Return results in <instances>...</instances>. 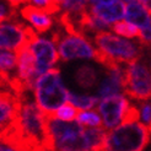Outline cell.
Segmentation results:
<instances>
[{
	"mask_svg": "<svg viewBox=\"0 0 151 151\" xmlns=\"http://www.w3.org/2000/svg\"><path fill=\"white\" fill-rule=\"evenodd\" d=\"M33 91L36 106L46 117H49L59 107L66 103L69 96V91L63 84L58 68H52L38 76Z\"/></svg>",
	"mask_w": 151,
	"mask_h": 151,
	"instance_id": "6da1fadb",
	"label": "cell"
},
{
	"mask_svg": "<svg viewBox=\"0 0 151 151\" xmlns=\"http://www.w3.org/2000/svg\"><path fill=\"white\" fill-rule=\"evenodd\" d=\"M93 42L101 53L118 64H130L144 54V47L139 42L123 40L108 31L95 33Z\"/></svg>",
	"mask_w": 151,
	"mask_h": 151,
	"instance_id": "7a4b0ae2",
	"label": "cell"
},
{
	"mask_svg": "<svg viewBox=\"0 0 151 151\" xmlns=\"http://www.w3.org/2000/svg\"><path fill=\"white\" fill-rule=\"evenodd\" d=\"M151 134L140 122L120 124L107 134L103 151H145Z\"/></svg>",
	"mask_w": 151,
	"mask_h": 151,
	"instance_id": "3957f363",
	"label": "cell"
},
{
	"mask_svg": "<svg viewBox=\"0 0 151 151\" xmlns=\"http://www.w3.org/2000/svg\"><path fill=\"white\" fill-rule=\"evenodd\" d=\"M52 42L55 44L59 58H62L64 62H70L75 59L96 60L97 49L84 36L64 33L62 28H58L53 32Z\"/></svg>",
	"mask_w": 151,
	"mask_h": 151,
	"instance_id": "277c9868",
	"label": "cell"
},
{
	"mask_svg": "<svg viewBox=\"0 0 151 151\" xmlns=\"http://www.w3.org/2000/svg\"><path fill=\"white\" fill-rule=\"evenodd\" d=\"M123 91L137 101L151 100V71L142 58L125 65Z\"/></svg>",
	"mask_w": 151,
	"mask_h": 151,
	"instance_id": "5b68a950",
	"label": "cell"
},
{
	"mask_svg": "<svg viewBox=\"0 0 151 151\" xmlns=\"http://www.w3.org/2000/svg\"><path fill=\"white\" fill-rule=\"evenodd\" d=\"M37 37L32 27L24 22L15 20L12 22L0 25V48L17 53L25 47H29L31 42Z\"/></svg>",
	"mask_w": 151,
	"mask_h": 151,
	"instance_id": "8992f818",
	"label": "cell"
},
{
	"mask_svg": "<svg viewBox=\"0 0 151 151\" xmlns=\"http://www.w3.org/2000/svg\"><path fill=\"white\" fill-rule=\"evenodd\" d=\"M130 102L123 95H114L99 102V112L101 113L102 125L106 130H113L122 123L123 117Z\"/></svg>",
	"mask_w": 151,
	"mask_h": 151,
	"instance_id": "52a82bcc",
	"label": "cell"
},
{
	"mask_svg": "<svg viewBox=\"0 0 151 151\" xmlns=\"http://www.w3.org/2000/svg\"><path fill=\"white\" fill-rule=\"evenodd\" d=\"M29 49L32 50L36 60V74L41 76L42 74L52 69L59 60V54L55 44L49 40L41 38L37 36L29 44Z\"/></svg>",
	"mask_w": 151,
	"mask_h": 151,
	"instance_id": "ba28073f",
	"label": "cell"
},
{
	"mask_svg": "<svg viewBox=\"0 0 151 151\" xmlns=\"http://www.w3.org/2000/svg\"><path fill=\"white\" fill-rule=\"evenodd\" d=\"M104 76L97 86L96 97L97 99H106L109 96L120 95L124 90V80H125V66L120 64L112 69H104Z\"/></svg>",
	"mask_w": 151,
	"mask_h": 151,
	"instance_id": "9c48e42d",
	"label": "cell"
},
{
	"mask_svg": "<svg viewBox=\"0 0 151 151\" xmlns=\"http://www.w3.org/2000/svg\"><path fill=\"white\" fill-rule=\"evenodd\" d=\"M21 99L10 90L0 88V132L17 118Z\"/></svg>",
	"mask_w": 151,
	"mask_h": 151,
	"instance_id": "30bf717a",
	"label": "cell"
},
{
	"mask_svg": "<svg viewBox=\"0 0 151 151\" xmlns=\"http://www.w3.org/2000/svg\"><path fill=\"white\" fill-rule=\"evenodd\" d=\"M20 15L22 16V19L32 25L36 33L47 32L48 29L52 28L53 24H54L53 17L50 15L46 14L43 10L38 9V7H36L33 5L22 6L20 9Z\"/></svg>",
	"mask_w": 151,
	"mask_h": 151,
	"instance_id": "8fae6325",
	"label": "cell"
},
{
	"mask_svg": "<svg viewBox=\"0 0 151 151\" xmlns=\"http://www.w3.org/2000/svg\"><path fill=\"white\" fill-rule=\"evenodd\" d=\"M90 10L95 15L96 17H99L106 24H116V22L120 21L124 16L125 11V5L122 0H117L116 3H112L108 5H95L90 6Z\"/></svg>",
	"mask_w": 151,
	"mask_h": 151,
	"instance_id": "7c38bea8",
	"label": "cell"
},
{
	"mask_svg": "<svg viewBox=\"0 0 151 151\" xmlns=\"http://www.w3.org/2000/svg\"><path fill=\"white\" fill-rule=\"evenodd\" d=\"M124 16L127 22L137 26L138 28H144L151 24V14L145 9L139 0L128 3L125 5Z\"/></svg>",
	"mask_w": 151,
	"mask_h": 151,
	"instance_id": "4fadbf2b",
	"label": "cell"
},
{
	"mask_svg": "<svg viewBox=\"0 0 151 151\" xmlns=\"http://www.w3.org/2000/svg\"><path fill=\"white\" fill-rule=\"evenodd\" d=\"M74 81L76 85L84 90L93 88L99 82V74L93 66L88 64H82L78 66L74 71Z\"/></svg>",
	"mask_w": 151,
	"mask_h": 151,
	"instance_id": "5bb4252c",
	"label": "cell"
},
{
	"mask_svg": "<svg viewBox=\"0 0 151 151\" xmlns=\"http://www.w3.org/2000/svg\"><path fill=\"white\" fill-rule=\"evenodd\" d=\"M84 138L88 145L90 151H103L107 140V130L103 127L101 128H85Z\"/></svg>",
	"mask_w": 151,
	"mask_h": 151,
	"instance_id": "9a60e30c",
	"label": "cell"
},
{
	"mask_svg": "<svg viewBox=\"0 0 151 151\" xmlns=\"http://www.w3.org/2000/svg\"><path fill=\"white\" fill-rule=\"evenodd\" d=\"M99 101L100 100L96 96L90 95H79L75 92H69V96H68V102L71 103L74 107H76L80 111H90L99 103Z\"/></svg>",
	"mask_w": 151,
	"mask_h": 151,
	"instance_id": "2e32d148",
	"label": "cell"
},
{
	"mask_svg": "<svg viewBox=\"0 0 151 151\" xmlns=\"http://www.w3.org/2000/svg\"><path fill=\"white\" fill-rule=\"evenodd\" d=\"M79 113H80V109L74 107L71 103L66 102L62 107H59L54 113H52L49 118L62 120V122H74V120L78 118Z\"/></svg>",
	"mask_w": 151,
	"mask_h": 151,
	"instance_id": "e0dca14e",
	"label": "cell"
},
{
	"mask_svg": "<svg viewBox=\"0 0 151 151\" xmlns=\"http://www.w3.org/2000/svg\"><path fill=\"white\" fill-rule=\"evenodd\" d=\"M113 32L122 36V37H125V38H138L139 40V36H140V29L134 26L132 24H129V22L127 21H123L120 20L118 22H116V24H113L112 27Z\"/></svg>",
	"mask_w": 151,
	"mask_h": 151,
	"instance_id": "ac0fdd59",
	"label": "cell"
},
{
	"mask_svg": "<svg viewBox=\"0 0 151 151\" xmlns=\"http://www.w3.org/2000/svg\"><path fill=\"white\" fill-rule=\"evenodd\" d=\"M76 122L82 127H91V128H101L102 119L101 116L96 111H80L79 116L76 118Z\"/></svg>",
	"mask_w": 151,
	"mask_h": 151,
	"instance_id": "d6986e66",
	"label": "cell"
},
{
	"mask_svg": "<svg viewBox=\"0 0 151 151\" xmlns=\"http://www.w3.org/2000/svg\"><path fill=\"white\" fill-rule=\"evenodd\" d=\"M139 120L151 134V100L141 101L139 104Z\"/></svg>",
	"mask_w": 151,
	"mask_h": 151,
	"instance_id": "ffe728a7",
	"label": "cell"
},
{
	"mask_svg": "<svg viewBox=\"0 0 151 151\" xmlns=\"http://www.w3.org/2000/svg\"><path fill=\"white\" fill-rule=\"evenodd\" d=\"M57 4L66 12H80L87 7L86 0H55Z\"/></svg>",
	"mask_w": 151,
	"mask_h": 151,
	"instance_id": "44dd1931",
	"label": "cell"
},
{
	"mask_svg": "<svg viewBox=\"0 0 151 151\" xmlns=\"http://www.w3.org/2000/svg\"><path fill=\"white\" fill-rule=\"evenodd\" d=\"M28 3H31V5L43 10L46 14L50 15V16L54 14H58L62 10L55 0H28Z\"/></svg>",
	"mask_w": 151,
	"mask_h": 151,
	"instance_id": "7402d4cb",
	"label": "cell"
},
{
	"mask_svg": "<svg viewBox=\"0 0 151 151\" xmlns=\"http://www.w3.org/2000/svg\"><path fill=\"white\" fill-rule=\"evenodd\" d=\"M17 15L16 7H14L6 0H0V25L5 21H15V17Z\"/></svg>",
	"mask_w": 151,
	"mask_h": 151,
	"instance_id": "603a6c76",
	"label": "cell"
},
{
	"mask_svg": "<svg viewBox=\"0 0 151 151\" xmlns=\"http://www.w3.org/2000/svg\"><path fill=\"white\" fill-rule=\"evenodd\" d=\"M137 122H139V109L137 106L130 103L123 117L122 124H129V123H137Z\"/></svg>",
	"mask_w": 151,
	"mask_h": 151,
	"instance_id": "cb8c5ba5",
	"label": "cell"
},
{
	"mask_svg": "<svg viewBox=\"0 0 151 151\" xmlns=\"http://www.w3.org/2000/svg\"><path fill=\"white\" fill-rule=\"evenodd\" d=\"M0 151H17L14 146H11L10 144H7V142L0 140Z\"/></svg>",
	"mask_w": 151,
	"mask_h": 151,
	"instance_id": "d4e9b609",
	"label": "cell"
},
{
	"mask_svg": "<svg viewBox=\"0 0 151 151\" xmlns=\"http://www.w3.org/2000/svg\"><path fill=\"white\" fill-rule=\"evenodd\" d=\"M9 4H11L14 7H17V6H20L21 4H25V3H27L28 0H6Z\"/></svg>",
	"mask_w": 151,
	"mask_h": 151,
	"instance_id": "484cf974",
	"label": "cell"
},
{
	"mask_svg": "<svg viewBox=\"0 0 151 151\" xmlns=\"http://www.w3.org/2000/svg\"><path fill=\"white\" fill-rule=\"evenodd\" d=\"M139 1L145 6V9L151 14V0H139Z\"/></svg>",
	"mask_w": 151,
	"mask_h": 151,
	"instance_id": "4316f807",
	"label": "cell"
},
{
	"mask_svg": "<svg viewBox=\"0 0 151 151\" xmlns=\"http://www.w3.org/2000/svg\"><path fill=\"white\" fill-rule=\"evenodd\" d=\"M150 49V59H149V66H150V70H151V48H149Z\"/></svg>",
	"mask_w": 151,
	"mask_h": 151,
	"instance_id": "83f0119b",
	"label": "cell"
},
{
	"mask_svg": "<svg viewBox=\"0 0 151 151\" xmlns=\"http://www.w3.org/2000/svg\"><path fill=\"white\" fill-rule=\"evenodd\" d=\"M122 1H123V3H127V4H128V3H132V1H135V0H122Z\"/></svg>",
	"mask_w": 151,
	"mask_h": 151,
	"instance_id": "f1b7e54d",
	"label": "cell"
}]
</instances>
